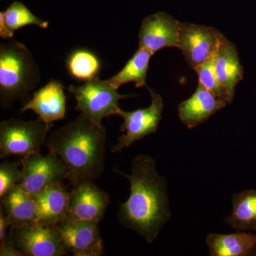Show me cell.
Listing matches in <instances>:
<instances>
[{"mask_svg": "<svg viewBox=\"0 0 256 256\" xmlns=\"http://www.w3.org/2000/svg\"><path fill=\"white\" fill-rule=\"evenodd\" d=\"M28 110L34 111L47 124L63 119L66 112V98L62 84L52 80L35 92L21 112Z\"/></svg>", "mask_w": 256, "mask_h": 256, "instance_id": "4fadbf2b", "label": "cell"}, {"mask_svg": "<svg viewBox=\"0 0 256 256\" xmlns=\"http://www.w3.org/2000/svg\"><path fill=\"white\" fill-rule=\"evenodd\" d=\"M114 170L130 184V194L127 201L120 204L118 220L126 228L152 244L171 216L164 178L156 170L154 160L144 154L134 158L131 174Z\"/></svg>", "mask_w": 256, "mask_h": 256, "instance_id": "6da1fadb", "label": "cell"}, {"mask_svg": "<svg viewBox=\"0 0 256 256\" xmlns=\"http://www.w3.org/2000/svg\"><path fill=\"white\" fill-rule=\"evenodd\" d=\"M16 247L25 256H62L68 254L57 226L34 223L11 229Z\"/></svg>", "mask_w": 256, "mask_h": 256, "instance_id": "9c48e42d", "label": "cell"}, {"mask_svg": "<svg viewBox=\"0 0 256 256\" xmlns=\"http://www.w3.org/2000/svg\"><path fill=\"white\" fill-rule=\"evenodd\" d=\"M194 70L198 74L200 82L204 86L220 100L227 104H232L233 100L229 97L228 92L220 84L216 73L215 56L206 63L198 66Z\"/></svg>", "mask_w": 256, "mask_h": 256, "instance_id": "603a6c76", "label": "cell"}, {"mask_svg": "<svg viewBox=\"0 0 256 256\" xmlns=\"http://www.w3.org/2000/svg\"><path fill=\"white\" fill-rule=\"evenodd\" d=\"M106 130L84 114L47 138L46 148L62 160L72 186L100 178L106 165Z\"/></svg>", "mask_w": 256, "mask_h": 256, "instance_id": "7a4b0ae2", "label": "cell"}, {"mask_svg": "<svg viewBox=\"0 0 256 256\" xmlns=\"http://www.w3.org/2000/svg\"><path fill=\"white\" fill-rule=\"evenodd\" d=\"M68 92L75 96L76 110L98 124L112 114H118L120 108L118 101L134 95H122L106 80L98 76L85 82L80 86H70Z\"/></svg>", "mask_w": 256, "mask_h": 256, "instance_id": "5b68a950", "label": "cell"}, {"mask_svg": "<svg viewBox=\"0 0 256 256\" xmlns=\"http://www.w3.org/2000/svg\"><path fill=\"white\" fill-rule=\"evenodd\" d=\"M226 36L216 28L182 22L178 48L194 70L215 56Z\"/></svg>", "mask_w": 256, "mask_h": 256, "instance_id": "ba28073f", "label": "cell"}, {"mask_svg": "<svg viewBox=\"0 0 256 256\" xmlns=\"http://www.w3.org/2000/svg\"><path fill=\"white\" fill-rule=\"evenodd\" d=\"M0 256H24L12 237L11 234H8L3 242H0Z\"/></svg>", "mask_w": 256, "mask_h": 256, "instance_id": "d4e9b609", "label": "cell"}, {"mask_svg": "<svg viewBox=\"0 0 256 256\" xmlns=\"http://www.w3.org/2000/svg\"><path fill=\"white\" fill-rule=\"evenodd\" d=\"M21 162V178L16 188L32 195L68 178V170L66 165L50 152L46 156L37 152L24 156Z\"/></svg>", "mask_w": 256, "mask_h": 256, "instance_id": "8992f818", "label": "cell"}, {"mask_svg": "<svg viewBox=\"0 0 256 256\" xmlns=\"http://www.w3.org/2000/svg\"><path fill=\"white\" fill-rule=\"evenodd\" d=\"M14 32L11 31L5 25L2 16L0 15V36L2 38H10L13 37Z\"/></svg>", "mask_w": 256, "mask_h": 256, "instance_id": "4316f807", "label": "cell"}, {"mask_svg": "<svg viewBox=\"0 0 256 256\" xmlns=\"http://www.w3.org/2000/svg\"><path fill=\"white\" fill-rule=\"evenodd\" d=\"M110 203V196L94 180L74 185L69 194L68 215L72 220L101 222Z\"/></svg>", "mask_w": 256, "mask_h": 256, "instance_id": "30bf717a", "label": "cell"}, {"mask_svg": "<svg viewBox=\"0 0 256 256\" xmlns=\"http://www.w3.org/2000/svg\"><path fill=\"white\" fill-rule=\"evenodd\" d=\"M6 28L14 32L18 28L28 25H35L42 28H46L48 22L35 16L22 2H14L4 12H0Z\"/></svg>", "mask_w": 256, "mask_h": 256, "instance_id": "7402d4cb", "label": "cell"}, {"mask_svg": "<svg viewBox=\"0 0 256 256\" xmlns=\"http://www.w3.org/2000/svg\"><path fill=\"white\" fill-rule=\"evenodd\" d=\"M52 124L40 118L34 120L10 119L0 124V158L26 156L40 152Z\"/></svg>", "mask_w": 256, "mask_h": 256, "instance_id": "277c9868", "label": "cell"}, {"mask_svg": "<svg viewBox=\"0 0 256 256\" xmlns=\"http://www.w3.org/2000/svg\"><path fill=\"white\" fill-rule=\"evenodd\" d=\"M67 66L72 76L87 82L98 76L100 63L92 52L80 50H75L70 55L67 60Z\"/></svg>", "mask_w": 256, "mask_h": 256, "instance_id": "44dd1931", "label": "cell"}, {"mask_svg": "<svg viewBox=\"0 0 256 256\" xmlns=\"http://www.w3.org/2000/svg\"><path fill=\"white\" fill-rule=\"evenodd\" d=\"M151 96L150 106L146 108L126 112L120 109L118 116L124 119L120 130L124 134L120 136L118 142L112 146V152L117 153L143 138L156 132L164 108V102L160 94L148 88Z\"/></svg>", "mask_w": 256, "mask_h": 256, "instance_id": "52a82bcc", "label": "cell"}, {"mask_svg": "<svg viewBox=\"0 0 256 256\" xmlns=\"http://www.w3.org/2000/svg\"><path fill=\"white\" fill-rule=\"evenodd\" d=\"M40 80L38 66L28 47L18 41L0 45V98L4 107L22 98Z\"/></svg>", "mask_w": 256, "mask_h": 256, "instance_id": "3957f363", "label": "cell"}, {"mask_svg": "<svg viewBox=\"0 0 256 256\" xmlns=\"http://www.w3.org/2000/svg\"><path fill=\"white\" fill-rule=\"evenodd\" d=\"M69 194L67 186L57 182L34 195L37 204L36 223L58 226L68 215Z\"/></svg>", "mask_w": 256, "mask_h": 256, "instance_id": "9a60e30c", "label": "cell"}, {"mask_svg": "<svg viewBox=\"0 0 256 256\" xmlns=\"http://www.w3.org/2000/svg\"><path fill=\"white\" fill-rule=\"evenodd\" d=\"M98 224L66 217L57 227L64 246L73 256H101L104 254V246Z\"/></svg>", "mask_w": 256, "mask_h": 256, "instance_id": "8fae6325", "label": "cell"}, {"mask_svg": "<svg viewBox=\"0 0 256 256\" xmlns=\"http://www.w3.org/2000/svg\"><path fill=\"white\" fill-rule=\"evenodd\" d=\"M206 244L212 256H249L256 244V234L238 230L228 234H210Z\"/></svg>", "mask_w": 256, "mask_h": 256, "instance_id": "ac0fdd59", "label": "cell"}, {"mask_svg": "<svg viewBox=\"0 0 256 256\" xmlns=\"http://www.w3.org/2000/svg\"><path fill=\"white\" fill-rule=\"evenodd\" d=\"M10 227L9 220L3 208L0 206V242H3L6 237V230Z\"/></svg>", "mask_w": 256, "mask_h": 256, "instance_id": "484cf974", "label": "cell"}, {"mask_svg": "<svg viewBox=\"0 0 256 256\" xmlns=\"http://www.w3.org/2000/svg\"><path fill=\"white\" fill-rule=\"evenodd\" d=\"M232 212L225 222L238 230L256 232V190L237 192L232 197Z\"/></svg>", "mask_w": 256, "mask_h": 256, "instance_id": "d6986e66", "label": "cell"}, {"mask_svg": "<svg viewBox=\"0 0 256 256\" xmlns=\"http://www.w3.org/2000/svg\"><path fill=\"white\" fill-rule=\"evenodd\" d=\"M226 105V102L216 97L198 82L194 94L178 105V116L182 122L191 129L206 121Z\"/></svg>", "mask_w": 256, "mask_h": 256, "instance_id": "5bb4252c", "label": "cell"}, {"mask_svg": "<svg viewBox=\"0 0 256 256\" xmlns=\"http://www.w3.org/2000/svg\"><path fill=\"white\" fill-rule=\"evenodd\" d=\"M21 174L22 168L16 162H4L0 164V198L16 188Z\"/></svg>", "mask_w": 256, "mask_h": 256, "instance_id": "cb8c5ba5", "label": "cell"}, {"mask_svg": "<svg viewBox=\"0 0 256 256\" xmlns=\"http://www.w3.org/2000/svg\"><path fill=\"white\" fill-rule=\"evenodd\" d=\"M2 208L6 214L10 228H21L36 223L37 204L34 195L16 188L1 198Z\"/></svg>", "mask_w": 256, "mask_h": 256, "instance_id": "2e32d148", "label": "cell"}, {"mask_svg": "<svg viewBox=\"0 0 256 256\" xmlns=\"http://www.w3.org/2000/svg\"><path fill=\"white\" fill-rule=\"evenodd\" d=\"M215 70L218 80L234 100L235 89L244 78L236 47L226 37L215 56Z\"/></svg>", "mask_w": 256, "mask_h": 256, "instance_id": "e0dca14e", "label": "cell"}, {"mask_svg": "<svg viewBox=\"0 0 256 256\" xmlns=\"http://www.w3.org/2000/svg\"><path fill=\"white\" fill-rule=\"evenodd\" d=\"M181 24L163 12L146 16L140 30L139 47L149 50L153 54L163 48H178Z\"/></svg>", "mask_w": 256, "mask_h": 256, "instance_id": "7c38bea8", "label": "cell"}, {"mask_svg": "<svg viewBox=\"0 0 256 256\" xmlns=\"http://www.w3.org/2000/svg\"><path fill=\"white\" fill-rule=\"evenodd\" d=\"M252 256H256V244L255 247H254V249H252Z\"/></svg>", "mask_w": 256, "mask_h": 256, "instance_id": "83f0119b", "label": "cell"}, {"mask_svg": "<svg viewBox=\"0 0 256 256\" xmlns=\"http://www.w3.org/2000/svg\"><path fill=\"white\" fill-rule=\"evenodd\" d=\"M152 55L149 50L139 47L122 70L106 82L116 89L130 82H134L137 88L146 86V73Z\"/></svg>", "mask_w": 256, "mask_h": 256, "instance_id": "ffe728a7", "label": "cell"}]
</instances>
